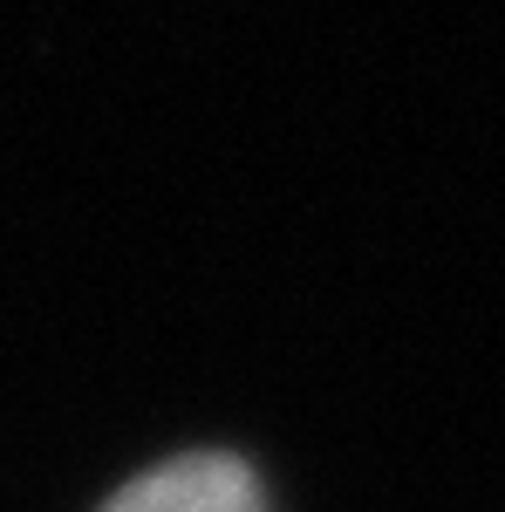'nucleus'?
<instances>
[{"label":"nucleus","mask_w":505,"mask_h":512,"mask_svg":"<svg viewBox=\"0 0 505 512\" xmlns=\"http://www.w3.org/2000/svg\"><path fill=\"white\" fill-rule=\"evenodd\" d=\"M103 512H267V499H260V478L239 458L192 451V458H171L157 472L130 478Z\"/></svg>","instance_id":"obj_1"}]
</instances>
